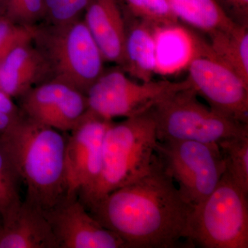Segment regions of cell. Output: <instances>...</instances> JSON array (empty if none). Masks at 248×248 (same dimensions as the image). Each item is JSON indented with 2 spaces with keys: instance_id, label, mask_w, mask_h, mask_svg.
I'll list each match as a JSON object with an SVG mask.
<instances>
[{
  "instance_id": "6da1fadb",
  "label": "cell",
  "mask_w": 248,
  "mask_h": 248,
  "mask_svg": "<svg viewBox=\"0 0 248 248\" xmlns=\"http://www.w3.org/2000/svg\"><path fill=\"white\" fill-rule=\"evenodd\" d=\"M192 209L158 156L149 172L110 192L88 211L127 248H174L184 240L187 243Z\"/></svg>"
},
{
  "instance_id": "7a4b0ae2",
  "label": "cell",
  "mask_w": 248,
  "mask_h": 248,
  "mask_svg": "<svg viewBox=\"0 0 248 248\" xmlns=\"http://www.w3.org/2000/svg\"><path fill=\"white\" fill-rule=\"evenodd\" d=\"M66 140L62 132L23 113L0 135V143L27 187L25 201L43 212L66 198Z\"/></svg>"
},
{
  "instance_id": "3957f363",
  "label": "cell",
  "mask_w": 248,
  "mask_h": 248,
  "mask_svg": "<svg viewBox=\"0 0 248 248\" xmlns=\"http://www.w3.org/2000/svg\"><path fill=\"white\" fill-rule=\"evenodd\" d=\"M156 128L149 110L112 122L103 143L97 180L78 195L86 209L106 196L149 172L158 158Z\"/></svg>"
},
{
  "instance_id": "277c9868",
  "label": "cell",
  "mask_w": 248,
  "mask_h": 248,
  "mask_svg": "<svg viewBox=\"0 0 248 248\" xmlns=\"http://www.w3.org/2000/svg\"><path fill=\"white\" fill-rule=\"evenodd\" d=\"M32 42L48 63L50 79L85 94L105 70V59L83 18L62 24H36Z\"/></svg>"
},
{
  "instance_id": "5b68a950",
  "label": "cell",
  "mask_w": 248,
  "mask_h": 248,
  "mask_svg": "<svg viewBox=\"0 0 248 248\" xmlns=\"http://www.w3.org/2000/svg\"><path fill=\"white\" fill-rule=\"evenodd\" d=\"M198 96L188 78L187 84L170 93L150 109L158 141L218 143L248 135V124L221 115L202 104Z\"/></svg>"
},
{
  "instance_id": "8992f818",
  "label": "cell",
  "mask_w": 248,
  "mask_h": 248,
  "mask_svg": "<svg viewBox=\"0 0 248 248\" xmlns=\"http://www.w3.org/2000/svg\"><path fill=\"white\" fill-rule=\"evenodd\" d=\"M187 243L204 248H248V194L225 172L216 188L191 212Z\"/></svg>"
},
{
  "instance_id": "52a82bcc",
  "label": "cell",
  "mask_w": 248,
  "mask_h": 248,
  "mask_svg": "<svg viewBox=\"0 0 248 248\" xmlns=\"http://www.w3.org/2000/svg\"><path fill=\"white\" fill-rule=\"evenodd\" d=\"M157 154L179 192L193 207L213 192L226 172L218 143L159 141Z\"/></svg>"
},
{
  "instance_id": "ba28073f",
  "label": "cell",
  "mask_w": 248,
  "mask_h": 248,
  "mask_svg": "<svg viewBox=\"0 0 248 248\" xmlns=\"http://www.w3.org/2000/svg\"><path fill=\"white\" fill-rule=\"evenodd\" d=\"M188 82L168 80L138 83L117 66L105 69L86 93L89 110L108 120L147 112L160 99Z\"/></svg>"
},
{
  "instance_id": "9c48e42d",
  "label": "cell",
  "mask_w": 248,
  "mask_h": 248,
  "mask_svg": "<svg viewBox=\"0 0 248 248\" xmlns=\"http://www.w3.org/2000/svg\"><path fill=\"white\" fill-rule=\"evenodd\" d=\"M187 78L198 95L213 110L248 124V84L213 56L206 47L191 60Z\"/></svg>"
},
{
  "instance_id": "30bf717a",
  "label": "cell",
  "mask_w": 248,
  "mask_h": 248,
  "mask_svg": "<svg viewBox=\"0 0 248 248\" xmlns=\"http://www.w3.org/2000/svg\"><path fill=\"white\" fill-rule=\"evenodd\" d=\"M112 122L88 110L70 132L65 148L67 198L78 197L97 180L104 136Z\"/></svg>"
},
{
  "instance_id": "8fae6325",
  "label": "cell",
  "mask_w": 248,
  "mask_h": 248,
  "mask_svg": "<svg viewBox=\"0 0 248 248\" xmlns=\"http://www.w3.org/2000/svg\"><path fill=\"white\" fill-rule=\"evenodd\" d=\"M24 115L62 132H71L89 110L87 97L73 86L50 79L19 98Z\"/></svg>"
},
{
  "instance_id": "7c38bea8",
  "label": "cell",
  "mask_w": 248,
  "mask_h": 248,
  "mask_svg": "<svg viewBox=\"0 0 248 248\" xmlns=\"http://www.w3.org/2000/svg\"><path fill=\"white\" fill-rule=\"evenodd\" d=\"M44 213L60 248H127L122 238L91 215L78 197H66Z\"/></svg>"
},
{
  "instance_id": "4fadbf2b",
  "label": "cell",
  "mask_w": 248,
  "mask_h": 248,
  "mask_svg": "<svg viewBox=\"0 0 248 248\" xmlns=\"http://www.w3.org/2000/svg\"><path fill=\"white\" fill-rule=\"evenodd\" d=\"M1 221L0 248H60L44 212L27 201Z\"/></svg>"
},
{
  "instance_id": "5bb4252c",
  "label": "cell",
  "mask_w": 248,
  "mask_h": 248,
  "mask_svg": "<svg viewBox=\"0 0 248 248\" xmlns=\"http://www.w3.org/2000/svg\"><path fill=\"white\" fill-rule=\"evenodd\" d=\"M50 79L48 63L32 42L17 46L0 62V91L13 99Z\"/></svg>"
},
{
  "instance_id": "9a60e30c",
  "label": "cell",
  "mask_w": 248,
  "mask_h": 248,
  "mask_svg": "<svg viewBox=\"0 0 248 248\" xmlns=\"http://www.w3.org/2000/svg\"><path fill=\"white\" fill-rule=\"evenodd\" d=\"M84 14L85 24L106 61L122 68L124 62L125 19L120 0H90Z\"/></svg>"
},
{
  "instance_id": "2e32d148",
  "label": "cell",
  "mask_w": 248,
  "mask_h": 248,
  "mask_svg": "<svg viewBox=\"0 0 248 248\" xmlns=\"http://www.w3.org/2000/svg\"><path fill=\"white\" fill-rule=\"evenodd\" d=\"M122 11L125 46L124 65L121 68L141 82L151 81L157 68V37L162 29L134 16L123 8Z\"/></svg>"
},
{
  "instance_id": "e0dca14e",
  "label": "cell",
  "mask_w": 248,
  "mask_h": 248,
  "mask_svg": "<svg viewBox=\"0 0 248 248\" xmlns=\"http://www.w3.org/2000/svg\"><path fill=\"white\" fill-rule=\"evenodd\" d=\"M207 35L210 53L248 84V27L234 23Z\"/></svg>"
},
{
  "instance_id": "ac0fdd59",
  "label": "cell",
  "mask_w": 248,
  "mask_h": 248,
  "mask_svg": "<svg viewBox=\"0 0 248 248\" xmlns=\"http://www.w3.org/2000/svg\"><path fill=\"white\" fill-rule=\"evenodd\" d=\"M179 20L205 33L230 27L234 22L213 0H166Z\"/></svg>"
},
{
  "instance_id": "d6986e66",
  "label": "cell",
  "mask_w": 248,
  "mask_h": 248,
  "mask_svg": "<svg viewBox=\"0 0 248 248\" xmlns=\"http://www.w3.org/2000/svg\"><path fill=\"white\" fill-rule=\"evenodd\" d=\"M226 172L232 180L248 195V135L218 142Z\"/></svg>"
},
{
  "instance_id": "ffe728a7",
  "label": "cell",
  "mask_w": 248,
  "mask_h": 248,
  "mask_svg": "<svg viewBox=\"0 0 248 248\" xmlns=\"http://www.w3.org/2000/svg\"><path fill=\"white\" fill-rule=\"evenodd\" d=\"M21 180L14 165L0 143V218L7 216L22 202L19 195Z\"/></svg>"
},
{
  "instance_id": "44dd1931",
  "label": "cell",
  "mask_w": 248,
  "mask_h": 248,
  "mask_svg": "<svg viewBox=\"0 0 248 248\" xmlns=\"http://www.w3.org/2000/svg\"><path fill=\"white\" fill-rule=\"evenodd\" d=\"M122 7L134 16L153 23L160 29L175 27L179 20L166 0H120Z\"/></svg>"
},
{
  "instance_id": "7402d4cb",
  "label": "cell",
  "mask_w": 248,
  "mask_h": 248,
  "mask_svg": "<svg viewBox=\"0 0 248 248\" xmlns=\"http://www.w3.org/2000/svg\"><path fill=\"white\" fill-rule=\"evenodd\" d=\"M90 0H43L46 24H62L81 17Z\"/></svg>"
},
{
  "instance_id": "603a6c76",
  "label": "cell",
  "mask_w": 248,
  "mask_h": 248,
  "mask_svg": "<svg viewBox=\"0 0 248 248\" xmlns=\"http://www.w3.org/2000/svg\"><path fill=\"white\" fill-rule=\"evenodd\" d=\"M36 25H22L0 16V62L16 46L32 42Z\"/></svg>"
},
{
  "instance_id": "cb8c5ba5",
  "label": "cell",
  "mask_w": 248,
  "mask_h": 248,
  "mask_svg": "<svg viewBox=\"0 0 248 248\" xmlns=\"http://www.w3.org/2000/svg\"><path fill=\"white\" fill-rule=\"evenodd\" d=\"M2 16L22 25H36L43 19V0H8Z\"/></svg>"
},
{
  "instance_id": "d4e9b609",
  "label": "cell",
  "mask_w": 248,
  "mask_h": 248,
  "mask_svg": "<svg viewBox=\"0 0 248 248\" xmlns=\"http://www.w3.org/2000/svg\"><path fill=\"white\" fill-rule=\"evenodd\" d=\"M234 24L248 27V0H213Z\"/></svg>"
},
{
  "instance_id": "484cf974",
  "label": "cell",
  "mask_w": 248,
  "mask_h": 248,
  "mask_svg": "<svg viewBox=\"0 0 248 248\" xmlns=\"http://www.w3.org/2000/svg\"><path fill=\"white\" fill-rule=\"evenodd\" d=\"M0 112L12 115H20L22 113L20 108L14 102L13 98L1 91H0Z\"/></svg>"
},
{
  "instance_id": "4316f807",
  "label": "cell",
  "mask_w": 248,
  "mask_h": 248,
  "mask_svg": "<svg viewBox=\"0 0 248 248\" xmlns=\"http://www.w3.org/2000/svg\"><path fill=\"white\" fill-rule=\"evenodd\" d=\"M22 115V113L20 115H12V114L0 112V135L11 128Z\"/></svg>"
},
{
  "instance_id": "83f0119b",
  "label": "cell",
  "mask_w": 248,
  "mask_h": 248,
  "mask_svg": "<svg viewBox=\"0 0 248 248\" xmlns=\"http://www.w3.org/2000/svg\"><path fill=\"white\" fill-rule=\"evenodd\" d=\"M7 2L8 0H0V16H2Z\"/></svg>"
},
{
  "instance_id": "f1b7e54d",
  "label": "cell",
  "mask_w": 248,
  "mask_h": 248,
  "mask_svg": "<svg viewBox=\"0 0 248 248\" xmlns=\"http://www.w3.org/2000/svg\"><path fill=\"white\" fill-rule=\"evenodd\" d=\"M1 218H0V228H1Z\"/></svg>"
}]
</instances>
